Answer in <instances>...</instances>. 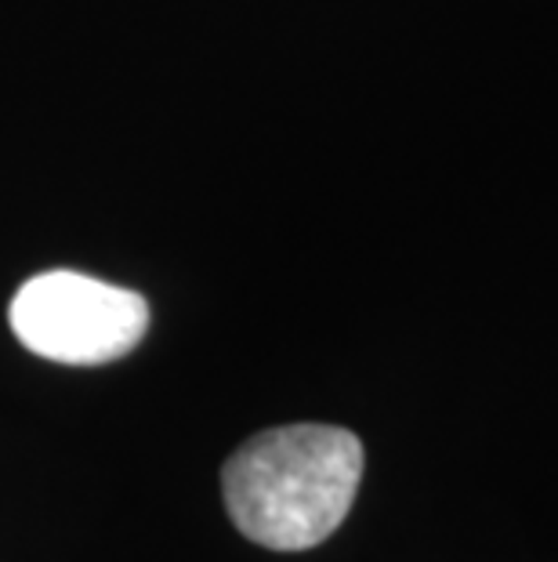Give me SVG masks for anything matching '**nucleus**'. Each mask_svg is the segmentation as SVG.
Wrapping results in <instances>:
<instances>
[{
	"label": "nucleus",
	"instance_id": "1",
	"mask_svg": "<svg viewBox=\"0 0 558 562\" xmlns=\"http://www.w3.org/2000/svg\"><path fill=\"white\" fill-rule=\"evenodd\" d=\"M363 442L338 425H283L258 432L225 461V512L269 552H308L352 512Z\"/></svg>",
	"mask_w": 558,
	"mask_h": 562
},
{
	"label": "nucleus",
	"instance_id": "2",
	"mask_svg": "<svg viewBox=\"0 0 558 562\" xmlns=\"http://www.w3.org/2000/svg\"><path fill=\"white\" fill-rule=\"evenodd\" d=\"M11 330L30 352L69 367L127 356L149 330L146 297L84 272H41L11 297Z\"/></svg>",
	"mask_w": 558,
	"mask_h": 562
}]
</instances>
